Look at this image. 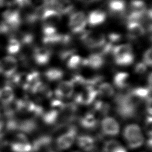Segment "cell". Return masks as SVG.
Here are the masks:
<instances>
[{
  "label": "cell",
  "instance_id": "obj_1",
  "mask_svg": "<svg viewBox=\"0 0 152 152\" xmlns=\"http://www.w3.org/2000/svg\"><path fill=\"white\" fill-rule=\"evenodd\" d=\"M77 133V127L74 125H69L66 132L57 138V147L60 150H65L70 147L74 142Z\"/></svg>",
  "mask_w": 152,
  "mask_h": 152
},
{
  "label": "cell",
  "instance_id": "obj_2",
  "mask_svg": "<svg viewBox=\"0 0 152 152\" xmlns=\"http://www.w3.org/2000/svg\"><path fill=\"white\" fill-rule=\"evenodd\" d=\"M87 23L85 14L82 11L72 13L69 16L68 25L72 33H75L85 30Z\"/></svg>",
  "mask_w": 152,
  "mask_h": 152
},
{
  "label": "cell",
  "instance_id": "obj_3",
  "mask_svg": "<svg viewBox=\"0 0 152 152\" xmlns=\"http://www.w3.org/2000/svg\"><path fill=\"white\" fill-rule=\"evenodd\" d=\"M97 94V91L95 90L94 87L86 86L81 93L75 95V103L88 105L94 101Z\"/></svg>",
  "mask_w": 152,
  "mask_h": 152
},
{
  "label": "cell",
  "instance_id": "obj_4",
  "mask_svg": "<svg viewBox=\"0 0 152 152\" xmlns=\"http://www.w3.org/2000/svg\"><path fill=\"white\" fill-rule=\"evenodd\" d=\"M18 66L17 59L8 55L0 59V74L10 77L14 75Z\"/></svg>",
  "mask_w": 152,
  "mask_h": 152
},
{
  "label": "cell",
  "instance_id": "obj_5",
  "mask_svg": "<svg viewBox=\"0 0 152 152\" xmlns=\"http://www.w3.org/2000/svg\"><path fill=\"white\" fill-rule=\"evenodd\" d=\"M12 152H30L31 145L28 142L27 137L23 133H18L10 144Z\"/></svg>",
  "mask_w": 152,
  "mask_h": 152
},
{
  "label": "cell",
  "instance_id": "obj_6",
  "mask_svg": "<svg viewBox=\"0 0 152 152\" xmlns=\"http://www.w3.org/2000/svg\"><path fill=\"white\" fill-rule=\"evenodd\" d=\"M52 144V138L50 135H45L34 140L31 145V151L48 152L50 150Z\"/></svg>",
  "mask_w": 152,
  "mask_h": 152
},
{
  "label": "cell",
  "instance_id": "obj_7",
  "mask_svg": "<svg viewBox=\"0 0 152 152\" xmlns=\"http://www.w3.org/2000/svg\"><path fill=\"white\" fill-rule=\"evenodd\" d=\"M126 2L125 0H109L108 10L111 16L122 18L126 15Z\"/></svg>",
  "mask_w": 152,
  "mask_h": 152
},
{
  "label": "cell",
  "instance_id": "obj_8",
  "mask_svg": "<svg viewBox=\"0 0 152 152\" xmlns=\"http://www.w3.org/2000/svg\"><path fill=\"white\" fill-rule=\"evenodd\" d=\"M83 42L85 46L89 49H100L106 42L105 36L103 34H95L91 31Z\"/></svg>",
  "mask_w": 152,
  "mask_h": 152
},
{
  "label": "cell",
  "instance_id": "obj_9",
  "mask_svg": "<svg viewBox=\"0 0 152 152\" xmlns=\"http://www.w3.org/2000/svg\"><path fill=\"white\" fill-rule=\"evenodd\" d=\"M40 20L45 25L53 26L61 20V14L52 8H45L41 13Z\"/></svg>",
  "mask_w": 152,
  "mask_h": 152
},
{
  "label": "cell",
  "instance_id": "obj_10",
  "mask_svg": "<svg viewBox=\"0 0 152 152\" xmlns=\"http://www.w3.org/2000/svg\"><path fill=\"white\" fill-rule=\"evenodd\" d=\"M102 132L107 135H116L119 132V126L117 121L111 118L106 117L101 122Z\"/></svg>",
  "mask_w": 152,
  "mask_h": 152
},
{
  "label": "cell",
  "instance_id": "obj_11",
  "mask_svg": "<svg viewBox=\"0 0 152 152\" xmlns=\"http://www.w3.org/2000/svg\"><path fill=\"white\" fill-rule=\"evenodd\" d=\"M52 55L51 50L43 47L36 48L33 50V58L35 62L40 65L48 64Z\"/></svg>",
  "mask_w": 152,
  "mask_h": 152
},
{
  "label": "cell",
  "instance_id": "obj_12",
  "mask_svg": "<svg viewBox=\"0 0 152 152\" xmlns=\"http://www.w3.org/2000/svg\"><path fill=\"white\" fill-rule=\"evenodd\" d=\"M74 92V85L71 81H62L60 82L55 91V96L58 98H69Z\"/></svg>",
  "mask_w": 152,
  "mask_h": 152
},
{
  "label": "cell",
  "instance_id": "obj_13",
  "mask_svg": "<svg viewBox=\"0 0 152 152\" xmlns=\"http://www.w3.org/2000/svg\"><path fill=\"white\" fill-rule=\"evenodd\" d=\"M104 63L103 56L99 53H92L88 58L83 59L82 65L88 66L90 68L97 69L101 68Z\"/></svg>",
  "mask_w": 152,
  "mask_h": 152
},
{
  "label": "cell",
  "instance_id": "obj_14",
  "mask_svg": "<svg viewBox=\"0 0 152 152\" xmlns=\"http://www.w3.org/2000/svg\"><path fill=\"white\" fill-rule=\"evenodd\" d=\"M37 128V124L33 119L18 121L15 119V130L25 133H31Z\"/></svg>",
  "mask_w": 152,
  "mask_h": 152
},
{
  "label": "cell",
  "instance_id": "obj_15",
  "mask_svg": "<svg viewBox=\"0 0 152 152\" xmlns=\"http://www.w3.org/2000/svg\"><path fill=\"white\" fill-rule=\"evenodd\" d=\"M127 31L128 38L132 40L142 36L145 33L144 27L140 23L137 22L128 23Z\"/></svg>",
  "mask_w": 152,
  "mask_h": 152
},
{
  "label": "cell",
  "instance_id": "obj_16",
  "mask_svg": "<svg viewBox=\"0 0 152 152\" xmlns=\"http://www.w3.org/2000/svg\"><path fill=\"white\" fill-rule=\"evenodd\" d=\"M106 18V14L100 10L92 11L88 14L87 19V23L91 26H96L104 22Z\"/></svg>",
  "mask_w": 152,
  "mask_h": 152
},
{
  "label": "cell",
  "instance_id": "obj_17",
  "mask_svg": "<svg viewBox=\"0 0 152 152\" xmlns=\"http://www.w3.org/2000/svg\"><path fill=\"white\" fill-rule=\"evenodd\" d=\"M77 142L78 146L85 151H90L95 147V140L94 138L88 135H81L77 138Z\"/></svg>",
  "mask_w": 152,
  "mask_h": 152
},
{
  "label": "cell",
  "instance_id": "obj_18",
  "mask_svg": "<svg viewBox=\"0 0 152 152\" xmlns=\"http://www.w3.org/2000/svg\"><path fill=\"white\" fill-rule=\"evenodd\" d=\"M14 99V92L13 88L9 84H7L0 88V102L4 105Z\"/></svg>",
  "mask_w": 152,
  "mask_h": 152
},
{
  "label": "cell",
  "instance_id": "obj_19",
  "mask_svg": "<svg viewBox=\"0 0 152 152\" xmlns=\"http://www.w3.org/2000/svg\"><path fill=\"white\" fill-rule=\"evenodd\" d=\"M141 129L137 124H130L125 127L124 131V138L128 141L141 135Z\"/></svg>",
  "mask_w": 152,
  "mask_h": 152
},
{
  "label": "cell",
  "instance_id": "obj_20",
  "mask_svg": "<svg viewBox=\"0 0 152 152\" xmlns=\"http://www.w3.org/2000/svg\"><path fill=\"white\" fill-rule=\"evenodd\" d=\"M80 125L87 129H92L97 125V121L91 113H86L79 120Z\"/></svg>",
  "mask_w": 152,
  "mask_h": 152
},
{
  "label": "cell",
  "instance_id": "obj_21",
  "mask_svg": "<svg viewBox=\"0 0 152 152\" xmlns=\"http://www.w3.org/2000/svg\"><path fill=\"white\" fill-rule=\"evenodd\" d=\"M129 74L125 72H119L116 73L113 78L115 86L119 89L126 88L128 86V80Z\"/></svg>",
  "mask_w": 152,
  "mask_h": 152
},
{
  "label": "cell",
  "instance_id": "obj_22",
  "mask_svg": "<svg viewBox=\"0 0 152 152\" xmlns=\"http://www.w3.org/2000/svg\"><path fill=\"white\" fill-rule=\"evenodd\" d=\"M129 9L131 13L144 15L146 12V5L142 0H132L130 2Z\"/></svg>",
  "mask_w": 152,
  "mask_h": 152
},
{
  "label": "cell",
  "instance_id": "obj_23",
  "mask_svg": "<svg viewBox=\"0 0 152 152\" xmlns=\"http://www.w3.org/2000/svg\"><path fill=\"white\" fill-rule=\"evenodd\" d=\"M44 75L48 80L53 81L61 79L63 77L64 72L61 69L57 68H52L46 71Z\"/></svg>",
  "mask_w": 152,
  "mask_h": 152
},
{
  "label": "cell",
  "instance_id": "obj_24",
  "mask_svg": "<svg viewBox=\"0 0 152 152\" xmlns=\"http://www.w3.org/2000/svg\"><path fill=\"white\" fill-rule=\"evenodd\" d=\"M116 64L120 66H128L132 64L134 61V55L131 53L114 57Z\"/></svg>",
  "mask_w": 152,
  "mask_h": 152
},
{
  "label": "cell",
  "instance_id": "obj_25",
  "mask_svg": "<svg viewBox=\"0 0 152 152\" xmlns=\"http://www.w3.org/2000/svg\"><path fill=\"white\" fill-rule=\"evenodd\" d=\"M59 113L58 111L55 109H52L42 114V119L45 124L48 125H53L58 121Z\"/></svg>",
  "mask_w": 152,
  "mask_h": 152
},
{
  "label": "cell",
  "instance_id": "obj_26",
  "mask_svg": "<svg viewBox=\"0 0 152 152\" xmlns=\"http://www.w3.org/2000/svg\"><path fill=\"white\" fill-rule=\"evenodd\" d=\"M64 34L60 33H55L53 35L49 36H44L42 41L45 45H55L62 43Z\"/></svg>",
  "mask_w": 152,
  "mask_h": 152
},
{
  "label": "cell",
  "instance_id": "obj_27",
  "mask_svg": "<svg viewBox=\"0 0 152 152\" xmlns=\"http://www.w3.org/2000/svg\"><path fill=\"white\" fill-rule=\"evenodd\" d=\"M131 52L132 46L128 43L122 44L120 45L114 46L112 51V53L113 54L114 57Z\"/></svg>",
  "mask_w": 152,
  "mask_h": 152
},
{
  "label": "cell",
  "instance_id": "obj_28",
  "mask_svg": "<svg viewBox=\"0 0 152 152\" xmlns=\"http://www.w3.org/2000/svg\"><path fill=\"white\" fill-rule=\"evenodd\" d=\"M98 94L104 97H111L114 95L115 91L113 87L107 83H101L97 90Z\"/></svg>",
  "mask_w": 152,
  "mask_h": 152
},
{
  "label": "cell",
  "instance_id": "obj_29",
  "mask_svg": "<svg viewBox=\"0 0 152 152\" xmlns=\"http://www.w3.org/2000/svg\"><path fill=\"white\" fill-rule=\"evenodd\" d=\"M74 10V5L70 0H65L60 4L55 10L58 11L61 15H65L71 13Z\"/></svg>",
  "mask_w": 152,
  "mask_h": 152
},
{
  "label": "cell",
  "instance_id": "obj_30",
  "mask_svg": "<svg viewBox=\"0 0 152 152\" xmlns=\"http://www.w3.org/2000/svg\"><path fill=\"white\" fill-rule=\"evenodd\" d=\"M151 89L148 87H137L131 89V93L140 99L147 98L150 95Z\"/></svg>",
  "mask_w": 152,
  "mask_h": 152
},
{
  "label": "cell",
  "instance_id": "obj_31",
  "mask_svg": "<svg viewBox=\"0 0 152 152\" xmlns=\"http://www.w3.org/2000/svg\"><path fill=\"white\" fill-rule=\"evenodd\" d=\"M7 49L8 53L11 54H15L20 50L21 43L17 39L11 38L8 40Z\"/></svg>",
  "mask_w": 152,
  "mask_h": 152
},
{
  "label": "cell",
  "instance_id": "obj_32",
  "mask_svg": "<svg viewBox=\"0 0 152 152\" xmlns=\"http://www.w3.org/2000/svg\"><path fill=\"white\" fill-rule=\"evenodd\" d=\"M82 60L83 58H81L80 56L73 55L68 59L66 65L69 69H77L82 65Z\"/></svg>",
  "mask_w": 152,
  "mask_h": 152
},
{
  "label": "cell",
  "instance_id": "obj_33",
  "mask_svg": "<svg viewBox=\"0 0 152 152\" xmlns=\"http://www.w3.org/2000/svg\"><path fill=\"white\" fill-rule=\"evenodd\" d=\"M28 2L31 8L40 11L47 8L48 0H28Z\"/></svg>",
  "mask_w": 152,
  "mask_h": 152
},
{
  "label": "cell",
  "instance_id": "obj_34",
  "mask_svg": "<svg viewBox=\"0 0 152 152\" xmlns=\"http://www.w3.org/2000/svg\"><path fill=\"white\" fill-rule=\"evenodd\" d=\"M93 108L94 110L98 111L103 115H106L110 110V106L107 103H104L101 100H97L95 102Z\"/></svg>",
  "mask_w": 152,
  "mask_h": 152
},
{
  "label": "cell",
  "instance_id": "obj_35",
  "mask_svg": "<svg viewBox=\"0 0 152 152\" xmlns=\"http://www.w3.org/2000/svg\"><path fill=\"white\" fill-rule=\"evenodd\" d=\"M119 142L115 140H108L104 142L102 151L103 152H112L115 148L120 146Z\"/></svg>",
  "mask_w": 152,
  "mask_h": 152
},
{
  "label": "cell",
  "instance_id": "obj_36",
  "mask_svg": "<svg viewBox=\"0 0 152 152\" xmlns=\"http://www.w3.org/2000/svg\"><path fill=\"white\" fill-rule=\"evenodd\" d=\"M144 141V138L141 134L137 138L128 141V145L129 148L134 149L138 148L143 144Z\"/></svg>",
  "mask_w": 152,
  "mask_h": 152
},
{
  "label": "cell",
  "instance_id": "obj_37",
  "mask_svg": "<svg viewBox=\"0 0 152 152\" xmlns=\"http://www.w3.org/2000/svg\"><path fill=\"white\" fill-rule=\"evenodd\" d=\"M76 52V50L74 48H65L63 50H62L59 53V58L61 60H65L68 58H70L72 55H74V53Z\"/></svg>",
  "mask_w": 152,
  "mask_h": 152
},
{
  "label": "cell",
  "instance_id": "obj_38",
  "mask_svg": "<svg viewBox=\"0 0 152 152\" xmlns=\"http://www.w3.org/2000/svg\"><path fill=\"white\" fill-rule=\"evenodd\" d=\"M143 63L147 66H151L152 64V50L150 48L145 51L143 55Z\"/></svg>",
  "mask_w": 152,
  "mask_h": 152
},
{
  "label": "cell",
  "instance_id": "obj_39",
  "mask_svg": "<svg viewBox=\"0 0 152 152\" xmlns=\"http://www.w3.org/2000/svg\"><path fill=\"white\" fill-rule=\"evenodd\" d=\"M44 36H49L56 33V29L53 26L45 25L42 30Z\"/></svg>",
  "mask_w": 152,
  "mask_h": 152
},
{
  "label": "cell",
  "instance_id": "obj_40",
  "mask_svg": "<svg viewBox=\"0 0 152 152\" xmlns=\"http://www.w3.org/2000/svg\"><path fill=\"white\" fill-rule=\"evenodd\" d=\"M86 80L83 76L80 75H75L71 81L73 84L74 86L75 84L76 85H84L86 86Z\"/></svg>",
  "mask_w": 152,
  "mask_h": 152
},
{
  "label": "cell",
  "instance_id": "obj_41",
  "mask_svg": "<svg viewBox=\"0 0 152 152\" xmlns=\"http://www.w3.org/2000/svg\"><path fill=\"white\" fill-rule=\"evenodd\" d=\"M65 104L61 100L58 99H53L52 100L50 103V106L55 109L59 112L63 109Z\"/></svg>",
  "mask_w": 152,
  "mask_h": 152
},
{
  "label": "cell",
  "instance_id": "obj_42",
  "mask_svg": "<svg viewBox=\"0 0 152 152\" xmlns=\"http://www.w3.org/2000/svg\"><path fill=\"white\" fill-rule=\"evenodd\" d=\"M108 39L109 42L113 44L114 43H117L121 40L122 35L118 33H110L108 35Z\"/></svg>",
  "mask_w": 152,
  "mask_h": 152
},
{
  "label": "cell",
  "instance_id": "obj_43",
  "mask_svg": "<svg viewBox=\"0 0 152 152\" xmlns=\"http://www.w3.org/2000/svg\"><path fill=\"white\" fill-rule=\"evenodd\" d=\"M147 69V66L143 62H138L136 64L134 68V71L137 74H142Z\"/></svg>",
  "mask_w": 152,
  "mask_h": 152
},
{
  "label": "cell",
  "instance_id": "obj_44",
  "mask_svg": "<svg viewBox=\"0 0 152 152\" xmlns=\"http://www.w3.org/2000/svg\"><path fill=\"white\" fill-rule=\"evenodd\" d=\"M5 116L3 113L0 112V139L3 136L2 129H4V126H5Z\"/></svg>",
  "mask_w": 152,
  "mask_h": 152
},
{
  "label": "cell",
  "instance_id": "obj_45",
  "mask_svg": "<svg viewBox=\"0 0 152 152\" xmlns=\"http://www.w3.org/2000/svg\"><path fill=\"white\" fill-rule=\"evenodd\" d=\"M112 152H126V150L122 146L120 145L116 148H115Z\"/></svg>",
  "mask_w": 152,
  "mask_h": 152
},
{
  "label": "cell",
  "instance_id": "obj_46",
  "mask_svg": "<svg viewBox=\"0 0 152 152\" xmlns=\"http://www.w3.org/2000/svg\"><path fill=\"white\" fill-rule=\"evenodd\" d=\"M84 4H92V3H94L96 2L99 1L100 0H78Z\"/></svg>",
  "mask_w": 152,
  "mask_h": 152
},
{
  "label": "cell",
  "instance_id": "obj_47",
  "mask_svg": "<svg viewBox=\"0 0 152 152\" xmlns=\"http://www.w3.org/2000/svg\"><path fill=\"white\" fill-rule=\"evenodd\" d=\"M147 144H148V145L149 146V147L151 148V137L149 138V140L147 142Z\"/></svg>",
  "mask_w": 152,
  "mask_h": 152
},
{
  "label": "cell",
  "instance_id": "obj_48",
  "mask_svg": "<svg viewBox=\"0 0 152 152\" xmlns=\"http://www.w3.org/2000/svg\"><path fill=\"white\" fill-rule=\"evenodd\" d=\"M48 152H55V151H52V150H49V151H48Z\"/></svg>",
  "mask_w": 152,
  "mask_h": 152
},
{
  "label": "cell",
  "instance_id": "obj_49",
  "mask_svg": "<svg viewBox=\"0 0 152 152\" xmlns=\"http://www.w3.org/2000/svg\"><path fill=\"white\" fill-rule=\"evenodd\" d=\"M74 152H79V151H74Z\"/></svg>",
  "mask_w": 152,
  "mask_h": 152
},
{
  "label": "cell",
  "instance_id": "obj_50",
  "mask_svg": "<svg viewBox=\"0 0 152 152\" xmlns=\"http://www.w3.org/2000/svg\"><path fill=\"white\" fill-rule=\"evenodd\" d=\"M0 152H1V151H0Z\"/></svg>",
  "mask_w": 152,
  "mask_h": 152
}]
</instances>
